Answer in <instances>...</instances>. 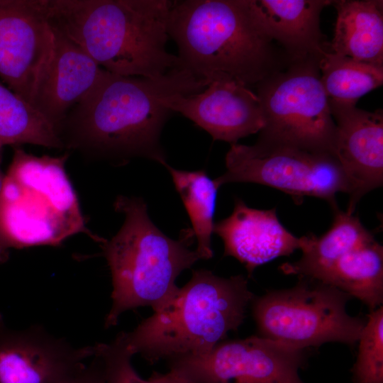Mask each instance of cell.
I'll return each instance as SVG.
<instances>
[{"label":"cell","mask_w":383,"mask_h":383,"mask_svg":"<svg viewBox=\"0 0 383 383\" xmlns=\"http://www.w3.org/2000/svg\"><path fill=\"white\" fill-rule=\"evenodd\" d=\"M210 83L182 68L148 78L106 70L62 121L64 148L91 157L124 162L145 157L164 165L163 126L173 113L164 100L177 94L203 91Z\"/></svg>","instance_id":"6da1fadb"},{"label":"cell","mask_w":383,"mask_h":383,"mask_svg":"<svg viewBox=\"0 0 383 383\" xmlns=\"http://www.w3.org/2000/svg\"><path fill=\"white\" fill-rule=\"evenodd\" d=\"M167 30L181 68L209 82L231 77L256 86L291 62L266 32L253 0L172 1Z\"/></svg>","instance_id":"7a4b0ae2"},{"label":"cell","mask_w":383,"mask_h":383,"mask_svg":"<svg viewBox=\"0 0 383 383\" xmlns=\"http://www.w3.org/2000/svg\"><path fill=\"white\" fill-rule=\"evenodd\" d=\"M168 0H42L51 25L105 70L161 77L181 68L166 48Z\"/></svg>","instance_id":"3957f363"},{"label":"cell","mask_w":383,"mask_h":383,"mask_svg":"<svg viewBox=\"0 0 383 383\" xmlns=\"http://www.w3.org/2000/svg\"><path fill=\"white\" fill-rule=\"evenodd\" d=\"M254 297L242 274L223 277L193 270L169 301L121 334L133 355L151 363L202 355L238 330Z\"/></svg>","instance_id":"277c9868"},{"label":"cell","mask_w":383,"mask_h":383,"mask_svg":"<svg viewBox=\"0 0 383 383\" xmlns=\"http://www.w3.org/2000/svg\"><path fill=\"white\" fill-rule=\"evenodd\" d=\"M114 208L124 214V223L111 240L100 243L113 286L106 328L116 326L128 310H158L177 291L180 273L201 260L190 248L195 238L192 228L182 231L177 240L169 238L152 222L143 199L119 196Z\"/></svg>","instance_id":"5b68a950"},{"label":"cell","mask_w":383,"mask_h":383,"mask_svg":"<svg viewBox=\"0 0 383 383\" xmlns=\"http://www.w3.org/2000/svg\"><path fill=\"white\" fill-rule=\"evenodd\" d=\"M68 156H36L15 148L0 194V262L11 248L58 245L79 233L104 240L85 226L65 171Z\"/></svg>","instance_id":"8992f818"},{"label":"cell","mask_w":383,"mask_h":383,"mask_svg":"<svg viewBox=\"0 0 383 383\" xmlns=\"http://www.w3.org/2000/svg\"><path fill=\"white\" fill-rule=\"evenodd\" d=\"M351 299L331 284L299 277L294 287L270 290L250 305L258 335L306 350L331 342L357 343L367 318L348 313Z\"/></svg>","instance_id":"52a82bcc"},{"label":"cell","mask_w":383,"mask_h":383,"mask_svg":"<svg viewBox=\"0 0 383 383\" xmlns=\"http://www.w3.org/2000/svg\"><path fill=\"white\" fill-rule=\"evenodd\" d=\"M226 172L214 179L220 188L232 182H250L273 187L295 202L304 196L338 206V192H350L345 173L333 153L304 149L285 142L258 138L251 145H231Z\"/></svg>","instance_id":"ba28073f"},{"label":"cell","mask_w":383,"mask_h":383,"mask_svg":"<svg viewBox=\"0 0 383 383\" xmlns=\"http://www.w3.org/2000/svg\"><path fill=\"white\" fill-rule=\"evenodd\" d=\"M321 58L292 61L256 85L265 121L258 138L333 153L335 124L321 82Z\"/></svg>","instance_id":"9c48e42d"},{"label":"cell","mask_w":383,"mask_h":383,"mask_svg":"<svg viewBox=\"0 0 383 383\" xmlns=\"http://www.w3.org/2000/svg\"><path fill=\"white\" fill-rule=\"evenodd\" d=\"M306 360L305 350L257 335L168 362L170 370L196 383H304L299 370Z\"/></svg>","instance_id":"30bf717a"},{"label":"cell","mask_w":383,"mask_h":383,"mask_svg":"<svg viewBox=\"0 0 383 383\" xmlns=\"http://www.w3.org/2000/svg\"><path fill=\"white\" fill-rule=\"evenodd\" d=\"M53 48L41 0H0V77L30 105Z\"/></svg>","instance_id":"8fae6325"},{"label":"cell","mask_w":383,"mask_h":383,"mask_svg":"<svg viewBox=\"0 0 383 383\" xmlns=\"http://www.w3.org/2000/svg\"><path fill=\"white\" fill-rule=\"evenodd\" d=\"M95 350L72 345L38 325L9 328L0 313V383H72Z\"/></svg>","instance_id":"7c38bea8"},{"label":"cell","mask_w":383,"mask_h":383,"mask_svg":"<svg viewBox=\"0 0 383 383\" xmlns=\"http://www.w3.org/2000/svg\"><path fill=\"white\" fill-rule=\"evenodd\" d=\"M328 100L335 124L333 154L350 187L346 212L353 214L361 198L383 183V111Z\"/></svg>","instance_id":"4fadbf2b"},{"label":"cell","mask_w":383,"mask_h":383,"mask_svg":"<svg viewBox=\"0 0 383 383\" xmlns=\"http://www.w3.org/2000/svg\"><path fill=\"white\" fill-rule=\"evenodd\" d=\"M164 102L172 112L181 113L205 130L213 140L231 145L259 133L265 125L257 94L231 77L211 81L198 93L170 96Z\"/></svg>","instance_id":"5bb4252c"},{"label":"cell","mask_w":383,"mask_h":383,"mask_svg":"<svg viewBox=\"0 0 383 383\" xmlns=\"http://www.w3.org/2000/svg\"><path fill=\"white\" fill-rule=\"evenodd\" d=\"M51 60L38 82L31 105L60 133L70 111L97 84L106 70L55 27Z\"/></svg>","instance_id":"9a60e30c"},{"label":"cell","mask_w":383,"mask_h":383,"mask_svg":"<svg viewBox=\"0 0 383 383\" xmlns=\"http://www.w3.org/2000/svg\"><path fill=\"white\" fill-rule=\"evenodd\" d=\"M213 233L224 244V256L237 259L248 277L254 270L277 257L299 249L300 239L279 221L276 209H257L235 198L232 213L214 223Z\"/></svg>","instance_id":"2e32d148"},{"label":"cell","mask_w":383,"mask_h":383,"mask_svg":"<svg viewBox=\"0 0 383 383\" xmlns=\"http://www.w3.org/2000/svg\"><path fill=\"white\" fill-rule=\"evenodd\" d=\"M329 0H253L269 36L291 62L322 57L329 43L320 28L322 10Z\"/></svg>","instance_id":"e0dca14e"},{"label":"cell","mask_w":383,"mask_h":383,"mask_svg":"<svg viewBox=\"0 0 383 383\" xmlns=\"http://www.w3.org/2000/svg\"><path fill=\"white\" fill-rule=\"evenodd\" d=\"M331 4L337 19L329 50L383 67V1L335 0Z\"/></svg>","instance_id":"ac0fdd59"},{"label":"cell","mask_w":383,"mask_h":383,"mask_svg":"<svg viewBox=\"0 0 383 383\" xmlns=\"http://www.w3.org/2000/svg\"><path fill=\"white\" fill-rule=\"evenodd\" d=\"M332 210L330 228L320 236L310 233L300 237L302 255L294 262L282 264L279 269L282 273L318 279L341 257L375 240L357 216L340 210L338 206Z\"/></svg>","instance_id":"d6986e66"},{"label":"cell","mask_w":383,"mask_h":383,"mask_svg":"<svg viewBox=\"0 0 383 383\" xmlns=\"http://www.w3.org/2000/svg\"><path fill=\"white\" fill-rule=\"evenodd\" d=\"M366 305L370 311L383 303V248L376 240L345 254L317 279Z\"/></svg>","instance_id":"ffe728a7"},{"label":"cell","mask_w":383,"mask_h":383,"mask_svg":"<svg viewBox=\"0 0 383 383\" xmlns=\"http://www.w3.org/2000/svg\"><path fill=\"white\" fill-rule=\"evenodd\" d=\"M174 187L179 194L192 226L197 241L195 249L201 260L213 256L211 235L217 191L219 189L204 170L185 171L177 170L166 163Z\"/></svg>","instance_id":"44dd1931"},{"label":"cell","mask_w":383,"mask_h":383,"mask_svg":"<svg viewBox=\"0 0 383 383\" xmlns=\"http://www.w3.org/2000/svg\"><path fill=\"white\" fill-rule=\"evenodd\" d=\"M64 148L59 131L33 106L0 82V145Z\"/></svg>","instance_id":"7402d4cb"},{"label":"cell","mask_w":383,"mask_h":383,"mask_svg":"<svg viewBox=\"0 0 383 383\" xmlns=\"http://www.w3.org/2000/svg\"><path fill=\"white\" fill-rule=\"evenodd\" d=\"M321 82L328 99L357 104L383 84V67L362 62L329 50L319 61Z\"/></svg>","instance_id":"603a6c76"},{"label":"cell","mask_w":383,"mask_h":383,"mask_svg":"<svg viewBox=\"0 0 383 383\" xmlns=\"http://www.w3.org/2000/svg\"><path fill=\"white\" fill-rule=\"evenodd\" d=\"M354 383H383V306L370 311L357 341Z\"/></svg>","instance_id":"cb8c5ba5"},{"label":"cell","mask_w":383,"mask_h":383,"mask_svg":"<svg viewBox=\"0 0 383 383\" xmlns=\"http://www.w3.org/2000/svg\"><path fill=\"white\" fill-rule=\"evenodd\" d=\"M95 355L99 358L106 383H153L143 379L131 363L133 356L126 346L121 333L109 343L95 344Z\"/></svg>","instance_id":"d4e9b609"},{"label":"cell","mask_w":383,"mask_h":383,"mask_svg":"<svg viewBox=\"0 0 383 383\" xmlns=\"http://www.w3.org/2000/svg\"><path fill=\"white\" fill-rule=\"evenodd\" d=\"M91 358V362L87 364L72 383H106L99 358L95 353Z\"/></svg>","instance_id":"484cf974"},{"label":"cell","mask_w":383,"mask_h":383,"mask_svg":"<svg viewBox=\"0 0 383 383\" xmlns=\"http://www.w3.org/2000/svg\"><path fill=\"white\" fill-rule=\"evenodd\" d=\"M149 379L153 383H196L171 370L167 373L154 372Z\"/></svg>","instance_id":"4316f807"},{"label":"cell","mask_w":383,"mask_h":383,"mask_svg":"<svg viewBox=\"0 0 383 383\" xmlns=\"http://www.w3.org/2000/svg\"><path fill=\"white\" fill-rule=\"evenodd\" d=\"M2 148H3V145H0V194L1 192L4 182V179H5V175H4L1 170V160H2Z\"/></svg>","instance_id":"83f0119b"}]
</instances>
